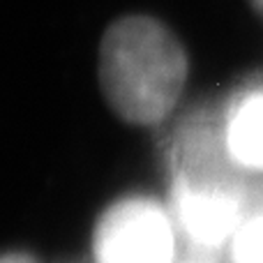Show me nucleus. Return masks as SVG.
Returning <instances> with one entry per match:
<instances>
[{"label": "nucleus", "mask_w": 263, "mask_h": 263, "mask_svg": "<svg viewBox=\"0 0 263 263\" xmlns=\"http://www.w3.org/2000/svg\"><path fill=\"white\" fill-rule=\"evenodd\" d=\"M190 74L185 46L162 21L132 14L106 28L97 77L102 97L120 120L153 127L168 118Z\"/></svg>", "instance_id": "nucleus-1"}, {"label": "nucleus", "mask_w": 263, "mask_h": 263, "mask_svg": "<svg viewBox=\"0 0 263 263\" xmlns=\"http://www.w3.org/2000/svg\"><path fill=\"white\" fill-rule=\"evenodd\" d=\"M176 242L168 205L148 194H125L97 217L90 250L95 263H173Z\"/></svg>", "instance_id": "nucleus-2"}, {"label": "nucleus", "mask_w": 263, "mask_h": 263, "mask_svg": "<svg viewBox=\"0 0 263 263\" xmlns=\"http://www.w3.org/2000/svg\"><path fill=\"white\" fill-rule=\"evenodd\" d=\"M168 210L178 233L208 250L231 242L245 222L236 192L227 182L203 173H180L176 178Z\"/></svg>", "instance_id": "nucleus-3"}, {"label": "nucleus", "mask_w": 263, "mask_h": 263, "mask_svg": "<svg viewBox=\"0 0 263 263\" xmlns=\"http://www.w3.org/2000/svg\"><path fill=\"white\" fill-rule=\"evenodd\" d=\"M222 145L236 166L263 173V83L238 92L222 120Z\"/></svg>", "instance_id": "nucleus-4"}, {"label": "nucleus", "mask_w": 263, "mask_h": 263, "mask_svg": "<svg viewBox=\"0 0 263 263\" xmlns=\"http://www.w3.org/2000/svg\"><path fill=\"white\" fill-rule=\"evenodd\" d=\"M229 245L233 263H263V215L245 219Z\"/></svg>", "instance_id": "nucleus-5"}, {"label": "nucleus", "mask_w": 263, "mask_h": 263, "mask_svg": "<svg viewBox=\"0 0 263 263\" xmlns=\"http://www.w3.org/2000/svg\"><path fill=\"white\" fill-rule=\"evenodd\" d=\"M0 263H40V259L30 252H3Z\"/></svg>", "instance_id": "nucleus-6"}, {"label": "nucleus", "mask_w": 263, "mask_h": 263, "mask_svg": "<svg viewBox=\"0 0 263 263\" xmlns=\"http://www.w3.org/2000/svg\"><path fill=\"white\" fill-rule=\"evenodd\" d=\"M250 5L256 9L259 14H263V0H250Z\"/></svg>", "instance_id": "nucleus-7"}]
</instances>
